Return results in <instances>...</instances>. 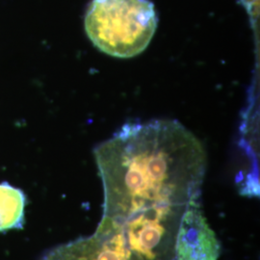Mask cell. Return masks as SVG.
Listing matches in <instances>:
<instances>
[{
  "label": "cell",
  "instance_id": "6da1fadb",
  "mask_svg": "<svg viewBox=\"0 0 260 260\" xmlns=\"http://www.w3.org/2000/svg\"><path fill=\"white\" fill-rule=\"evenodd\" d=\"M103 220L142 260H174L181 217L202 194L207 157L179 121L127 123L93 151Z\"/></svg>",
  "mask_w": 260,
  "mask_h": 260
},
{
  "label": "cell",
  "instance_id": "7a4b0ae2",
  "mask_svg": "<svg viewBox=\"0 0 260 260\" xmlns=\"http://www.w3.org/2000/svg\"><path fill=\"white\" fill-rule=\"evenodd\" d=\"M157 22L149 0H93L84 20L93 46L117 58L142 53L154 36Z\"/></svg>",
  "mask_w": 260,
  "mask_h": 260
},
{
  "label": "cell",
  "instance_id": "3957f363",
  "mask_svg": "<svg viewBox=\"0 0 260 260\" xmlns=\"http://www.w3.org/2000/svg\"><path fill=\"white\" fill-rule=\"evenodd\" d=\"M41 260H142L121 233L102 219L95 232L49 250Z\"/></svg>",
  "mask_w": 260,
  "mask_h": 260
},
{
  "label": "cell",
  "instance_id": "277c9868",
  "mask_svg": "<svg viewBox=\"0 0 260 260\" xmlns=\"http://www.w3.org/2000/svg\"><path fill=\"white\" fill-rule=\"evenodd\" d=\"M220 242L203 212L201 197L186 207L177 230L174 260H218Z\"/></svg>",
  "mask_w": 260,
  "mask_h": 260
},
{
  "label": "cell",
  "instance_id": "5b68a950",
  "mask_svg": "<svg viewBox=\"0 0 260 260\" xmlns=\"http://www.w3.org/2000/svg\"><path fill=\"white\" fill-rule=\"evenodd\" d=\"M25 206L26 198L20 189L0 183V233L23 228Z\"/></svg>",
  "mask_w": 260,
  "mask_h": 260
},
{
  "label": "cell",
  "instance_id": "8992f818",
  "mask_svg": "<svg viewBox=\"0 0 260 260\" xmlns=\"http://www.w3.org/2000/svg\"><path fill=\"white\" fill-rule=\"evenodd\" d=\"M250 2H255V1H258V0H249Z\"/></svg>",
  "mask_w": 260,
  "mask_h": 260
}]
</instances>
